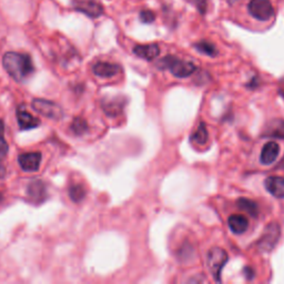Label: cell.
<instances>
[{
  "mask_svg": "<svg viewBox=\"0 0 284 284\" xmlns=\"http://www.w3.org/2000/svg\"><path fill=\"white\" fill-rule=\"evenodd\" d=\"M156 19V15L151 10H142L140 12V20L145 23H151Z\"/></svg>",
  "mask_w": 284,
  "mask_h": 284,
  "instance_id": "24",
  "label": "cell"
},
{
  "mask_svg": "<svg viewBox=\"0 0 284 284\" xmlns=\"http://www.w3.org/2000/svg\"><path fill=\"white\" fill-rule=\"evenodd\" d=\"M238 206L242 211L249 213V215L252 216V217H256L257 213H259V208H257V204L255 202H253L252 200L240 199L238 201Z\"/></svg>",
  "mask_w": 284,
  "mask_h": 284,
  "instance_id": "18",
  "label": "cell"
},
{
  "mask_svg": "<svg viewBox=\"0 0 284 284\" xmlns=\"http://www.w3.org/2000/svg\"><path fill=\"white\" fill-rule=\"evenodd\" d=\"M41 158L42 154L40 152L22 153L18 157V162L22 170L27 172H36L40 167Z\"/></svg>",
  "mask_w": 284,
  "mask_h": 284,
  "instance_id": "7",
  "label": "cell"
},
{
  "mask_svg": "<svg viewBox=\"0 0 284 284\" xmlns=\"http://www.w3.org/2000/svg\"><path fill=\"white\" fill-rule=\"evenodd\" d=\"M125 108V100L120 97H115L112 99H105L102 101L103 111L108 114L109 117H117L121 114Z\"/></svg>",
  "mask_w": 284,
  "mask_h": 284,
  "instance_id": "12",
  "label": "cell"
},
{
  "mask_svg": "<svg viewBox=\"0 0 284 284\" xmlns=\"http://www.w3.org/2000/svg\"><path fill=\"white\" fill-rule=\"evenodd\" d=\"M70 129L76 135H81V134H85L88 131L89 126H88V122L85 119L78 117L74 119L73 124L70 126Z\"/></svg>",
  "mask_w": 284,
  "mask_h": 284,
  "instance_id": "22",
  "label": "cell"
},
{
  "mask_svg": "<svg viewBox=\"0 0 284 284\" xmlns=\"http://www.w3.org/2000/svg\"><path fill=\"white\" fill-rule=\"evenodd\" d=\"M2 200H3V195H2V193H0V201H2Z\"/></svg>",
  "mask_w": 284,
  "mask_h": 284,
  "instance_id": "27",
  "label": "cell"
},
{
  "mask_svg": "<svg viewBox=\"0 0 284 284\" xmlns=\"http://www.w3.org/2000/svg\"><path fill=\"white\" fill-rule=\"evenodd\" d=\"M3 66L16 81L25 80L35 71V66L29 55L12 53V51L4 56Z\"/></svg>",
  "mask_w": 284,
  "mask_h": 284,
  "instance_id": "1",
  "label": "cell"
},
{
  "mask_svg": "<svg viewBox=\"0 0 284 284\" xmlns=\"http://www.w3.org/2000/svg\"><path fill=\"white\" fill-rule=\"evenodd\" d=\"M209 134H208V130H206V127L203 124H200L198 129L196 130V132L193 133V135L191 137V140L193 144L197 145H204L206 141H208Z\"/></svg>",
  "mask_w": 284,
  "mask_h": 284,
  "instance_id": "19",
  "label": "cell"
},
{
  "mask_svg": "<svg viewBox=\"0 0 284 284\" xmlns=\"http://www.w3.org/2000/svg\"><path fill=\"white\" fill-rule=\"evenodd\" d=\"M281 236V228L276 222L270 223L268 227L264 230V233L260 238L259 242H257V248L260 249L262 252H270L279 242Z\"/></svg>",
  "mask_w": 284,
  "mask_h": 284,
  "instance_id": "4",
  "label": "cell"
},
{
  "mask_svg": "<svg viewBox=\"0 0 284 284\" xmlns=\"http://www.w3.org/2000/svg\"><path fill=\"white\" fill-rule=\"evenodd\" d=\"M76 9L85 14L90 18H98L103 14V7L93 0H88V2H82L76 6Z\"/></svg>",
  "mask_w": 284,
  "mask_h": 284,
  "instance_id": "13",
  "label": "cell"
},
{
  "mask_svg": "<svg viewBox=\"0 0 284 284\" xmlns=\"http://www.w3.org/2000/svg\"><path fill=\"white\" fill-rule=\"evenodd\" d=\"M32 108L34 110H36L38 113H40L41 115H44L49 119L54 120H59L63 117V111L59 105H57L56 102L44 100V99H39L37 98L35 100H32Z\"/></svg>",
  "mask_w": 284,
  "mask_h": 284,
  "instance_id": "5",
  "label": "cell"
},
{
  "mask_svg": "<svg viewBox=\"0 0 284 284\" xmlns=\"http://www.w3.org/2000/svg\"><path fill=\"white\" fill-rule=\"evenodd\" d=\"M195 48L199 51V53H202L203 55L210 56V57H216L218 55V49L213 43L209 41H200L195 44Z\"/></svg>",
  "mask_w": 284,
  "mask_h": 284,
  "instance_id": "21",
  "label": "cell"
},
{
  "mask_svg": "<svg viewBox=\"0 0 284 284\" xmlns=\"http://www.w3.org/2000/svg\"><path fill=\"white\" fill-rule=\"evenodd\" d=\"M188 2L195 6L200 14H202V15L205 14L206 7H208V6H206V0H188Z\"/></svg>",
  "mask_w": 284,
  "mask_h": 284,
  "instance_id": "25",
  "label": "cell"
},
{
  "mask_svg": "<svg viewBox=\"0 0 284 284\" xmlns=\"http://www.w3.org/2000/svg\"><path fill=\"white\" fill-rule=\"evenodd\" d=\"M158 67L161 69H168L177 78H186L195 73L196 64L190 61H184L177 57L168 56L158 62Z\"/></svg>",
  "mask_w": 284,
  "mask_h": 284,
  "instance_id": "2",
  "label": "cell"
},
{
  "mask_svg": "<svg viewBox=\"0 0 284 284\" xmlns=\"http://www.w3.org/2000/svg\"><path fill=\"white\" fill-rule=\"evenodd\" d=\"M280 153V147L276 142H268V144L264 145L263 149L260 154V161L261 163L264 165H269L276 160V158L279 157Z\"/></svg>",
  "mask_w": 284,
  "mask_h": 284,
  "instance_id": "11",
  "label": "cell"
},
{
  "mask_svg": "<svg viewBox=\"0 0 284 284\" xmlns=\"http://www.w3.org/2000/svg\"><path fill=\"white\" fill-rule=\"evenodd\" d=\"M133 54L145 60H154L160 54V48L157 43L138 44L133 48Z\"/></svg>",
  "mask_w": 284,
  "mask_h": 284,
  "instance_id": "10",
  "label": "cell"
},
{
  "mask_svg": "<svg viewBox=\"0 0 284 284\" xmlns=\"http://www.w3.org/2000/svg\"><path fill=\"white\" fill-rule=\"evenodd\" d=\"M264 185L273 197L279 199L284 198V178L276 176L269 177L264 182Z\"/></svg>",
  "mask_w": 284,
  "mask_h": 284,
  "instance_id": "14",
  "label": "cell"
},
{
  "mask_svg": "<svg viewBox=\"0 0 284 284\" xmlns=\"http://www.w3.org/2000/svg\"><path fill=\"white\" fill-rule=\"evenodd\" d=\"M28 196L36 202H42L47 196L46 185L40 180H35L28 185Z\"/></svg>",
  "mask_w": 284,
  "mask_h": 284,
  "instance_id": "15",
  "label": "cell"
},
{
  "mask_svg": "<svg viewBox=\"0 0 284 284\" xmlns=\"http://www.w3.org/2000/svg\"><path fill=\"white\" fill-rule=\"evenodd\" d=\"M9 151V146L5 139V124L0 119V160H3Z\"/></svg>",
  "mask_w": 284,
  "mask_h": 284,
  "instance_id": "23",
  "label": "cell"
},
{
  "mask_svg": "<svg viewBox=\"0 0 284 284\" xmlns=\"http://www.w3.org/2000/svg\"><path fill=\"white\" fill-rule=\"evenodd\" d=\"M248 10L251 16L260 21H267L274 15V8L270 0H251Z\"/></svg>",
  "mask_w": 284,
  "mask_h": 284,
  "instance_id": "6",
  "label": "cell"
},
{
  "mask_svg": "<svg viewBox=\"0 0 284 284\" xmlns=\"http://www.w3.org/2000/svg\"><path fill=\"white\" fill-rule=\"evenodd\" d=\"M6 174V169H5V165L3 164L2 160H0V179H3Z\"/></svg>",
  "mask_w": 284,
  "mask_h": 284,
  "instance_id": "26",
  "label": "cell"
},
{
  "mask_svg": "<svg viewBox=\"0 0 284 284\" xmlns=\"http://www.w3.org/2000/svg\"><path fill=\"white\" fill-rule=\"evenodd\" d=\"M266 133V135H271V137H274L277 139H284V120H273L268 126Z\"/></svg>",
  "mask_w": 284,
  "mask_h": 284,
  "instance_id": "17",
  "label": "cell"
},
{
  "mask_svg": "<svg viewBox=\"0 0 284 284\" xmlns=\"http://www.w3.org/2000/svg\"><path fill=\"white\" fill-rule=\"evenodd\" d=\"M16 114L17 121L21 130H29V129L37 128L40 125V120L34 117V115H31L22 106L17 108Z\"/></svg>",
  "mask_w": 284,
  "mask_h": 284,
  "instance_id": "8",
  "label": "cell"
},
{
  "mask_svg": "<svg viewBox=\"0 0 284 284\" xmlns=\"http://www.w3.org/2000/svg\"><path fill=\"white\" fill-rule=\"evenodd\" d=\"M120 70L121 68L119 64L106 61H99L93 66L94 75L101 77V78H111V77L118 75Z\"/></svg>",
  "mask_w": 284,
  "mask_h": 284,
  "instance_id": "9",
  "label": "cell"
},
{
  "mask_svg": "<svg viewBox=\"0 0 284 284\" xmlns=\"http://www.w3.org/2000/svg\"><path fill=\"white\" fill-rule=\"evenodd\" d=\"M228 224L230 230L235 234H242L249 227L248 219L241 215H233L229 218Z\"/></svg>",
  "mask_w": 284,
  "mask_h": 284,
  "instance_id": "16",
  "label": "cell"
},
{
  "mask_svg": "<svg viewBox=\"0 0 284 284\" xmlns=\"http://www.w3.org/2000/svg\"><path fill=\"white\" fill-rule=\"evenodd\" d=\"M87 191L81 184H73L69 188V197L74 202H80L85 199Z\"/></svg>",
  "mask_w": 284,
  "mask_h": 284,
  "instance_id": "20",
  "label": "cell"
},
{
  "mask_svg": "<svg viewBox=\"0 0 284 284\" xmlns=\"http://www.w3.org/2000/svg\"><path fill=\"white\" fill-rule=\"evenodd\" d=\"M228 260V253L221 248H212L208 252V268L216 282H221V272Z\"/></svg>",
  "mask_w": 284,
  "mask_h": 284,
  "instance_id": "3",
  "label": "cell"
}]
</instances>
